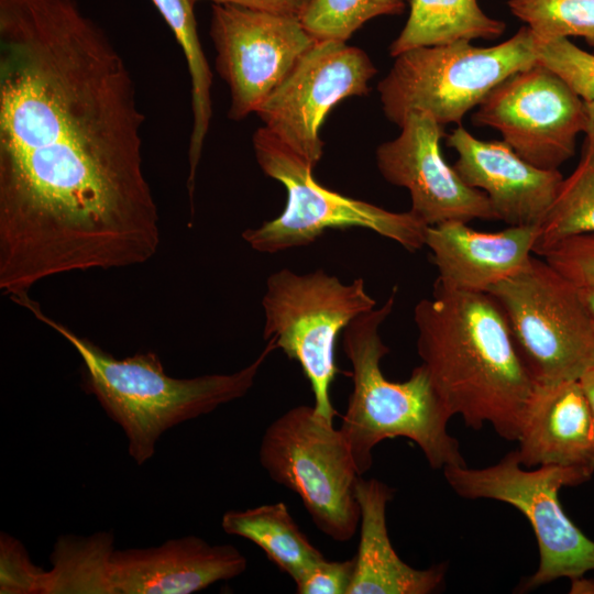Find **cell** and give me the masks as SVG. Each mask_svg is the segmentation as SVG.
<instances>
[{"mask_svg":"<svg viewBox=\"0 0 594 594\" xmlns=\"http://www.w3.org/2000/svg\"><path fill=\"white\" fill-rule=\"evenodd\" d=\"M131 73L76 0H0V289L160 245Z\"/></svg>","mask_w":594,"mask_h":594,"instance_id":"obj_1","label":"cell"},{"mask_svg":"<svg viewBox=\"0 0 594 594\" xmlns=\"http://www.w3.org/2000/svg\"><path fill=\"white\" fill-rule=\"evenodd\" d=\"M414 321L421 364L451 416L516 441L536 381L498 302L487 293L435 286L415 306Z\"/></svg>","mask_w":594,"mask_h":594,"instance_id":"obj_2","label":"cell"},{"mask_svg":"<svg viewBox=\"0 0 594 594\" xmlns=\"http://www.w3.org/2000/svg\"><path fill=\"white\" fill-rule=\"evenodd\" d=\"M16 304L77 351L82 362L84 389L92 394L106 414L122 428L129 454L139 465L154 455L157 441L169 428L245 396L266 359L277 350L274 338H270L257 358L234 373L176 378L165 373L155 352L117 359L46 316L30 296Z\"/></svg>","mask_w":594,"mask_h":594,"instance_id":"obj_3","label":"cell"},{"mask_svg":"<svg viewBox=\"0 0 594 594\" xmlns=\"http://www.w3.org/2000/svg\"><path fill=\"white\" fill-rule=\"evenodd\" d=\"M396 297L394 287L382 306L360 315L343 330L353 389L339 429L361 475L372 466L373 449L397 437L414 441L432 469L466 464L459 441L448 432L452 416L426 366H416L403 382L389 381L382 372L381 361L389 348L382 341L380 328Z\"/></svg>","mask_w":594,"mask_h":594,"instance_id":"obj_4","label":"cell"},{"mask_svg":"<svg viewBox=\"0 0 594 594\" xmlns=\"http://www.w3.org/2000/svg\"><path fill=\"white\" fill-rule=\"evenodd\" d=\"M394 58L377 90L385 117L398 127L416 110L429 112L441 125L460 123L502 80L538 61L528 26L490 47L458 41L411 48Z\"/></svg>","mask_w":594,"mask_h":594,"instance_id":"obj_5","label":"cell"},{"mask_svg":"<svg viewBox=\"0 0 594 594\" xmlns=\"http://www.w3.org/2000/svg\"><path fill=\"white\" fill-rule=\"evenodd\" d=\"M252 142L260 168L287 193L278 217L243 231L242 239L253 250L279 253L309 245L327 230L349 228L371 230L409 252L426 246L428 226L410 210L389 211L323 187L312 175L315 167L263 127Z\"/></svg>","mask_w":594,"mask_h":594,"instance_id":"obj_6","label":"cell"},{"mask_svg":"<svg viewBox=\"0 0 594 594\" xmlns=\"http://www.w3.org/2000/svg\"><path fill=\"white\" fill-rule=\"evenodd\" d=\"M262 306L264 340L274 338L276 348L300 365L316 413L333 422L336 341L352 320L376 307L363 278L345 284L323 270L298 274L282 268L267 277Z\"/></svg>","mask_w":594,"mask_h":594,"instance_id":"obj_7","label":"cell"},{"mask_svg":"<svg viewBox=\"0 0 594 594\" xmlns=\"http://www.w3.org/2000/svg\"><path fill=\"white\" fill-rule=\"evenodd\" d=\"M258 460L274 482L300 497L321 532L341 542L354 537L362 475L340 429L314 406H295L273 420L262 436Z\"/></svg>","mask_w":594,"mask_h":594,"instance_id":"obj_8","label":"cell"},{"mask_svg":"<svg viewBox=\"0 0 594 594\" xmlns=\"http://www.w3.org/2000/svg\"><path fill=\"white\" fill-rule=\"evenodd\" d=\"M487 294L502 307L536 382L578 381L594 366V321L582 290L544 258L531 255Z\"/></svg>","mask_w":594,"mask_h":594,"instance_id":"obj_9","label":"cell"},{"mask_svg":"<svg viewBox=\"0 0 594 594\" xmlns=\"http://www.w3.org/2000/svg\"><path fill=\"white\" fill-rule=\"evenodd\" d=\"M449 486L468 499L488 498L509 504L528 519L539 548L537 571L522 590L548 584L559 578L571 580L594 570V541L566 516L559 491L580 485L593 473L571 466L525 468L515 451L482 469L449 465L442 469Z\"/></svg>","mask_w":594,"mask_h":594,"instance_id":"obj_10","label":"cell"},{"mask_svg":"<svg viewBox=\"0 0 594 594\" xmlns=\"http://www.w3.org/2000/svg\"><path fill=\"white\" fill-rule=\"evenodd\" d=\"M473 123L498 131L502 141L531 165L559 169L575 154L586 107L563 79L537 61L495 86L477 106Z\"/></svg>","mask_w":594,"mask_h":594,"instance_id":"obj_11","label":"cell"},{"mask_svg":"<svg viewBox=\"0 0 594 594\" xmlns=\"http://www.w3.org/2000/svg\"><path fill=\"white\" fill-rule=\"evenodd\" d=\"M376 73L361 48L317 41L255 113L263 128L316 167L323 154L319 130L327 114L348 97L367 95Z\"/></svg>","mask_w":594,"mask_h":594,"instance_id":"obj_12","label":"cell"},{"mask_svg":"<svg viewBox=\"0 0 594 594\" xmlns=\"http://www.w3.org/2000/svg\"><path fill=\"white\" fill-rule=\"evenodd\" d=\"M216 69L230 89L229 118L242 120L317 42L298 16L212 3Z\"/></svg>","mask_w":594,"mask_h":594,"instance_id":"obj_13","label":"cell"},{"mask_svg":"<svg viewBox=\"0 0 594 594\" xmlns=\"http://www.w3.org/2000/svg\"><path fill=\"white\" fill-rule=\"evenodd\" d=\"M399 135L375 152L383 178L410 195V211L435 226L457 220H497L487 196L468 186L443 158L441 125L429 112L411 111L399 125Z\"/></svg>","mask_w":594,"mask_h":594,"instance_id":"obj_14","label":"cell"},{"mask_svg":"<svg viewBox=\"0 0 594 594\" xmlns=\"http://www.w3.org/2000/svg\"><path fill=\"white\" fill-rule=\"evenodd\" d=\"M446 136L458 154L453 168L487 196L497 220L540 226L563 180L559 169L536 167L505 142L479 140L461 125Z\"/></svg>","mask_w":594,"mask_h":594,"instance_id":"obj_15","label":"cell"},{"mask_svg":"<svg viewBox=\"0 0 594 594\" xmlns=\"http://www.w3.org/2000/svg\"><path fill=\"white\" fill-rule=\"evenodd\" d=\"M248 566L234 546L196 536L157 547L112 550L107 564L110 594H191L242 574Z\"/></svg>","mask_w":594,"mask_h":594,"instance_id":"obj_16","label":"cell"},{"mask_svg":"<svg viewBox=\"0 0 594 594\" xmlns=\"http://www.w3.org/2000/svg\"><path fill=\"white\" fill-rule=\"evenodd\" d=\"M538 233L539 226H508L496 232L477 231L457 220L429 226L426 246L438 271L435 286L487 293L525 265Z\"/></svg>","mask_w":594,"mask_h":594,"instance_id":"obj_17","label":"cell"},{"mask_svg":"<svg viewBox=\"0 0 594 594\" xmlns=\"http://www.w3.org/2000/svg\"><path fill=\"white\" fill-rule=\"evenodd\" d=\"M516 441L525 468L561 465L594 474L592 415L579 380L536 382Z\"/></svg>","mask_w":594,"mask_h":594,"instance_id":"obj_18","label":"cell"},{"mask_svg":"<svg viewBox=\"0 0 594 594\" xmlns=\"http://www.w3.org/2000/svg\"><path fill=\"white\" fill-rule=\"evenodd\" d=\"M394 490L376 479L358 481L360 539L348 594H429L444 582L446 564L418 570L395 551L387 530L386 508Z\"/></svg>","mask_w":594,"mask_h":594,"instance_id":"obj_19","label":"cell"},{"mask_svg":"<svg viewBox=\"0 0 594 594\" xmlns=\"http://www.w3.org/2000/svg\"><path fill=\"white\" fill-rule=\"evenodd\" d=\"M505 28L503 21L486 15L476 0H410L409 16L389 54L396 57L416 47L496 40Z\"/></svg>","mask_w":594,"mask_h":594,"instance_id":"obj_20","label":"cell"},{"mask_svg":"<svg viewBox=\"0 0 594 594\" xmlns=\"http://www.w3.org/2000/svg\"><path fill=\"white\" fill-rule=\"evenodd\" d=\"M221 527L224 532L256 544L267 559L292 580L311 563L323 558L283 502L244 510H228L222 516Z\"/></svg>","mask_w":594,"mask_h":594,"instance_id":"obj_21","label":"cell"},{"mask_svg":"<svg viewBox=\"0 0 594 594\" xmlns=\"http://www.w3.org/2000/svg\"><path fill=\"white\" fill-rule=\"evenodd\" d=\"M180 45L189 72L191 85L193 128L189 138L188 161L200 162L205 139L208 134L212 108V73L198 36L191 0H152Z\"/></svg>","mask_w":594,"mask_h":594,"instance_id":"obj_22","label":"cell"},{"mask_svg":"<svg viewBox=\"0 0 594 594\" xmlns=\"http://www.w3.org/2000/svg\"><path fill=\"white\" fill-rule=\"evenodd\" d=\"M586 233L594 234V146L585 141L578 166L563 178L539 226L534 253L542 256L559 242Z\"/></svg>","mask_w":594,"mask_h":594,"instance_id":"obj_23","label":"cell"},{"mask_svg":"<svg viewBox=\"0 0 594 594\" xmlns=\"http://www.w3.org/2000/svg\"><path fill=\"white\" fill-rule=\"evenodd\" d=\"M113 536L100 532L89 538H62L55 544L52 571H46L44 594L109 593L107 564Z\"/></svg>","mask_w":594,"mask_h":594,"instance_id":"obj_24","label":"cell"},{"mask_svg":"<svg viewBox=\"0 0 594 594\" xmlns=\"http://www.w3.org/2000/svg\"><path fill=\"white\" fill-rule=\"evenodd\" d=\"M406 0H310L300 15L316 41L345 42L369 20L402 14Z\"/></svg>","mask_w":594,"mask_h":594,"instance_id":"obj_25","label":"cell"},{"mask_svg":"<svg viewBox=\"0 0 594 594\" xmlns=\"http://www.w3.org/2000/svg\"><path fill=\"white\" fill-rule=\"evenodd\" d=\"M508 7L538 41L581 36L594 48V0H508Z\"/></svg>","mask_w":594,"mask_h":594,"instance_id":"obj_26","label":"cell"},{"mask_svg":"<svg viewBox=\"0 0 594 594\" xmlns=\"http://www.w3.org/2000/svg\"><path fill=\"white\" fill-rule=\"evenodd\" d=\"M538 62L563 79L585 102L594 101V55L568 37L548 41L535 38Z\"/></svg>","mask_w":594,"mask_h":594,"instance_id":"obj_27","label":"cell"},{"mask_svg":"<svg viewBox=\"0 0 594 594\" xmlns=\"http://www.w3.org/2000/svg\"><path fill=\"white\" fill-rule=\"evenodd\" d=\"M0 554L1 594H44L46 571L31 562L23 544L1 532Z\"/></svg>","mask_w":594,"mask_h":594,"instance_id":"obj_28","label":"cell"},{"mask_svg":"<svg viewBox=\"0 0 594 594\" xmlns=\"http://www.w3.org/2000/svg\"><path fill=\"white\" fill-rule=\"evenodd\" d=\"M542 256L580 289L594 290V234L568 238L549 249Z\"/></svg>","mask_w":594,"mask_h":594,"instance_id":"obj_29","label":"cell"},{"mask_svg":"<svg viewBox=\"0 0 594 594\" xmlns=\"http://www.w3.org/2000/svg\"><path fill=\"white\" fill-rule=\"evenodd\" d=\"M355 560L330 561L324 557L294 579L298 594H348L353 581Z\"/></svg>","mask_w":594,"mask_h":594,"instance_id":"obj_30","label":"cell"},{"mask_svg":"<svg viewBox=\"0 0 594 594\" xmlns=\"http://www.w3.org/2000/svg\"><path fill=\"white\" fill-rule=\"evenodd\" d=\"M194 3L204 0H191ZM218 4H233L248 9L300 18L310 0H207Z\"/></svg>","mask_w":594,"mask_h":594,"instance_id":"obj_31","label":"cell"},{"mask_svg":"<svg viewBox=\"0 0 594 594\" xmlns=\"http://www.w3.org/2000/svg\"><path fill=\"white\" fill-rule=\"evenodd\" d=\"M579 382L590 406L592 415V437L594 440V366L585 371L579 378Z\"/></svg>","mask_w":594,"mask_h":594,"instance_id":"obj_32","label":"cell"},{"mask_svg":"<svg viewBox=\"0 0 594 594\" xmlns=\"http://www.w3.org/2000/svg\"><path fill=\"white\" fill-rule=\"evenodd\" d=\"M586 107V123L584 133L586 135V142L594 146V101L585 102Z\"/></svg>","mask_w":594,"mask_h":594,"instance_id":"obj_33","label":"cell"},{"mask_svg":"<svg viewBox=\"0 0 594 594\" xmlns=\"http://www.w3.org/2000/svg\"><path fill=\"white\" fill-rule=\"evenodd\" d=\"M581 290L594 321V290L593 289H581Z\"/></svg>","mask_w":594,"mask_h":594,"instance_id":"obj_34","label":"cell"}]
</instances>
